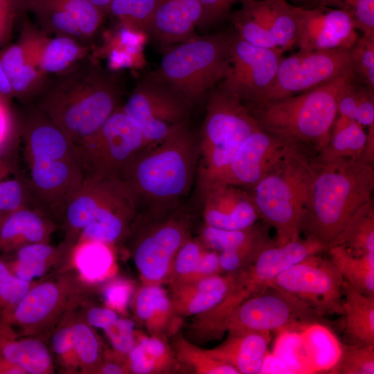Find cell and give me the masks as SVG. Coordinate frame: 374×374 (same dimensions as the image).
<instances>
[{
	"label": "cell",
	"instance_id": "cell-1",
	"mask_svg": "<svg viewBox=\"0 0 374 374\" xmlns=\"http://www.w3.org/2000/svg\"><path fill=\"white\" fill-rule=\"evenodd\" d=\"M87 58L46 80L36 95L37 109L64 133L74 148L93 135L120 106L119 81Z\"/></svg>",
	"mask_w": 374,
	"mask_h": 374
},
{
	"label": "cell",
	"instance_id": "cell-2",
	"mask_svg": "<svg viewBox=\"0 0 374 374\" xmlns=\"http://www.w3.org/2000/svg\"><path fill=\"white\" fill-rule=\"evenodd\" d=\"M199 157L198 137L187 121L143 149L120 175L139 214L161 212L181 203L192 187Z\"/></svg>",
	"mask_w": 374,
	"mask_h": 374
},
{
	"label": "cell",
	"instance_id": "cell-3",
	"mask_svg": "<svg viewBox=\"0 0 374 374\" xmlns=\"http://www.w3.org/2000/svg\"><path fill=\"white\" fill-rule=\"evenodd\" d=\"M373 188V164L361 157L325 162L316 156L301 233L328 249L353 215L372 201Z\"/></svg>",
	"mask_w": 374,
	"mask_h": 374
},
{
	"label": "cell",
	"instance_id": "cell-4",
	"mask_svg": "<svg viewBox=\"0 0 374 374\" xmlns=\"http://www.w3.org/2000/svg\"><path fill=\"white\" fill-rule=\"evenodd\" d=\"M26 179L39 209L63 218L66 207L84 179L74 146L64 133L36 108L23 127Z\"/></svg>",
	"mask_w": 374,
	"mask_h": 374
},
{
	"label": "cell",
	"instance_id": "cell-5",
	"mask_svg": "<svg viewBox=\"0 0 374 374\" xmlns=\"http://www.w3.org/2000/svg\"><path fill=\"white\" fill-rule=\"evenodd\" d=\"M355 79L350 69L329 82L295 96L242 103L261 130L317 155L329 141L341 96Z\"/></svg>",
	"mask_w": 374,
	"mask_h": 374
},
{
	"label": "cell",
	"instance_id": "cell-6",
	"mask_svg": "<svg viewBox=\"0 0 374 374\" xmlns=\"http://www.w3.org/2000/svg\"><path fill=\"white\" fill-rule=\"evenodd\" d=\"M316 156L301 148L292 147L249 191L260 218L275 230L277 246L300 238Z\"/></svg>",
	"mask_w": 374,
	"mask_h": 374
},
{
	"label": "cell",
	"instance_id": "cell-7",
	"mask_svg": "<svg viewBox=\"0 0 374 374\" xmlns=\"http://www.w3.org/2000/svg\"><path fill=\"white\" fill-rule=\"evenodd\" d=\"M138 215L136 202L123 180L101 175L84 177L66 206L64 218L72 229H82L76 242L114 245L130 232Z\"/></svg>",
	"mask_w": 374,
	"mask_h": 374
},
{
	"label": "cell",
	"instance_id": "cell-8",
	"mask_svg": "<svg viewBox=\"0 0 374 374\" xmlns=\"http://www.w3.org/2000/svg\"><path fill=\"white\" fill-rule=\"evenodd\" d=\"M198 137L200 189L220 182L242 141L259 128L242 102L218 84L209 91Z\"/></svg>",
	"mask_w": 374,
	"mask_h": 374
},
{
	"label": "cell",
	"instance_id": "cell-9",
	"mask_svg": "<svg viewBox=\"0 0 374 374\" xmlns=\"http://www.w3.org/2000/svg\"><path fill=\"white\" fill-rule=\"evenodd\" d=\"M230 42L231 33L193 37L166 51L153 74L193 104L226 76Z\"/></svg>",
	"mask_w": 374,
	"mask_h": 374
},
{
	"label": "cell",
	"instance_id": "cell-10",
	"mask_svg": "<svg viewBox=\"0 0 374 374\" xmlns=\"http://www.w3.org/2000/svg\"><path fill=\"white\" fill-rule=\"evenodd\" d=\"M190 220L182 202L161 212L138 215L132 226L136 231L133 256L143 285H161L169 280L177 252L190 238Z\"/></svg>",
	"mask_w": 374,
	"mask_h": 374
},
{
	"label": "cell",
	"instance_id": "cell-11",
	"mask_svg": "<svg viewBox=\"0 0 374 374\" xmlns=\"http://www.w3.org/2000/svg\"><path fill=\"white\" fill-rule=\"evenodd\" d=\"M327 321L296 296L268 285L235 307L224 320L222 330H296Z\"/></svg>",
	"mask_w": 374,
	"mask_h": 374
},
{
	"label": "cell",
	"instance_id": "cell-12",
	"mask_svg": "<svg viewBox=\"0 0 374 374\" xmlns=\"http://www.w3.org/2000/svg\"><path fill=\"white\" fill-rule=\"evenodd\" d=\"M148 144L136 122L120 105L90 138L75 148L87 176H119Z\"/></svg>",
	"mask_w": 374,
	"mask_h": 374
},
{
	"label": "cell",
	"instance_id": "cell-13",
	"mask_svg": "<svg viewBox=\"0 0 374 374\" xmlns=\"http://www.w3.org/2000/svg\"><path fill=\"white\" fill-rule=\"evenodd\" d=\"M121 107L139 125L150 145L186 122L193 103L152 74L136 84Z\"/></svg>",
	"mask_w": 374,
	"mask_h": 374
},
{
	"label": "cell",
	"instance_id": "cell-14",
	"mask_svg": "<svg viewBox=\"0 0 374 374\" xmlns=\"http://www.w3.org/2000/svg\"><path fill=\"white\" fill-rule=\"evenodd\" d=\"M350 69V49L299 51L283 57L273 83L258 102L303 93L332 81Z\"/></svg>",
	"mask_w": 374,
	"mask_h": 374
},
{
	"label": "cell",
	"instance_id": "cell-15",
	"mask_svg": "<svg viewBox=\"0 0 374 374\" xmlns=\"http://www.w3.org/2000/svg\"><path fill=\"white\" fill-rule=\"evenodd\" d=\"M344 280L332 262L317 253L285 270L269 285L293 294L326 317L344 314Z\"/></svg>",
	"mask_w": 374,
	"mask_h": 374
},
{
	"label": "cell",
	"instance_id": "cell-16",
	"mask_svg": "<svg viewBox=\"0 0 374 374\" xmlns=\"http://www.w3.org/2000/svg\"><path fill=\"white\" fill-rule=\"evenodd\" d=\"M231 20L238 36L254 46L284 53L296 44L294 6L285 0H242Z\"/></svg>",
	"mask_w": 374,
	"mask_h": 374
},
{
	"label": "cell",
	"instance_id": "cell-17",
	"mask_svg": "<svg viewBox=\"0 0 374 374\" xmlns=\"http://www.w3.org/2000/svg\"><path fill=\"white\" fill-rule=\"evenodd\" d=\"M283 52L248 43L231 33L230 69L218 83L243 103L262 100L276 77Z\"/></svg>",
	"mask_w": 374,
	"mask_h": 374
},
{
	"label": "cell",
	"instance_id": "cell-18",
	"mask_svg": "<svg viewBox=\"0 0 374 374\" xmlns=\"http://www.w3.org/2000/svg\"><path fill=\"white\" fill-rule=\"evenodd\" d=\"M299 51L350 49L359 36L349 15L323 6H294Z\"/></svg>",
	"mask_w": 374,
	"mask_h": 374
},
{
	"label": "cell",
	"instance_id": "cell-19",
	"mask_svg": "<svg viewBox=\"0 0 374 374\" xmlns=\"http://www.w3.org/2000/svg\"><path fill=\"white\" fill-rule=\"evenodd\" d=\"M66 280H48L33 284L12 311L0 319L10 327H18L24 335L48 328L76 299L75 292Z\"/></svg>",
	"mask_w": 374,
	"mask_h": 374
},
{
	"label": "cell",
	"instance_id": "cell-20",
	"mask_svg": "<svg viewBox=\"0 0 374 374\" xmlns=\"http://www.w3.org/2000/svg\"><path fill=\"white\" fill-rule=\"evenodd\" d=\"M293 146L259 127L240 144L220 182L250 189Z\"/></svg>",
	"mask_w": 374,
	"mask_h": 374
},
{
	"label": "cell",
	"instance_id": "cell-21",
	"mask_svg": "<svg viewBox=\"0 0 374 374\" xmlns=\"http://www.w3.org/2000/svg\"><path fill=\"white\" fill-rule=\"evenodd\" d=\"M204 224L226 230L248 228L259 213L250 193L242 187L222 182L201 189Z\"/></svg>",
	"mask_w": 374,
	"mask_h": 374
},
{
	"label": "cell",
	"instance_id": "cell-22",
	"mask_svg": "<svg viewBox=\"0 0 374 374\" xmlns=\"http://www.w3.org/2000/svg\"><path fill=\"white\" fill-rule=\"evenodd\" d=\"M326 250L325 245L309 238H299L283 245L268 247L262 251L247 268L240 271L242 280L257 294L292 265Z\"/></svg>",
	"mask_w": 374,
	"mask_h": 374
},
{
	"label": "cell",
	"instance_id": "cell-23",
	"mask_svg": "<svg viewBox=\"0 0 374 374\" xmlns=\"http://www.w3.org/2000/svg\"><path fill=\"white\" fill-rule=\"evenodd\" d=\"M237 278L238 273L219 274L171 286L175 316H199L212 310L230 294Z\"/></svg>",
	"mask_w": 374,
	"mask_h": 374
},
{
	"label": "cell",
	"instance_id": "cell-24",
	"mask_svg": "<svg viewBox=\"0 0 374 374\" xmlns=\"http://www.w3.org/2000/svg\"><path fill=\"white\" fill-rule=\"evenodd\" d=\"M202 16L199 0H157L150 33L164 45L180 43L193 37Z\"/></svg>",
	"mask_w": 374,
	"mask_h": 374
},
{
	"label": "cell",
	"instance_id": "cell-25",
	"mask_svg": "<svg viewBox=\"0 0 374 374\" xmlns=\"http://www.w3.org/2000/svg\"><path fill=\"white\" fill-rule=\"evenodd\" d=\"M271 339L269 332L231 330L221 344L208 350L239 374H256L262 371Z\"/></svg>",
	"mask_w": 374,
	"mask_h": 374
},
{
	"label": "cell",
	"instance_id": "cell-26",
	"mask_svg": "<svg viewBox=\"0 0 374 374\" xmlns=\"http://www.w3.org/2000/svg\"><path fill=\"white\" fill-rule=\"evenodd\" d=\"M54 229L51 217L37 208L0 214V250L9 251L29 244L47 242Z\"/></svg>",
	"mask_w": 374,
	"mask_h": 374
},
{
	"label": "cell",
	"instance_id": "cell-27",
	"mask_svg": "<svg viewBox=\"0 0 374 374\" xmlns=\"http://www.w3.org/2000/svg\"><path fill=\"white\" fill-rule=\"evenodd\" d=\"M0 355L25 374L53 373V359L44 342L36 338H17L13 329L1 319Z\"/></svg>",
	"mask_w": 374,
	"mask_h": 374
},
{
	"label": "cell",
	"instance_id": "cell-28",
	"mask_svg": "<svg viewBox=\"0 0 374 374\" xmlns=\"http://www.w3.org/2000/svg\"><path fill=\"white\" fill-rule=\"evenodd\" d=\"M268 227L265 223H256L242 229L226 230L204 224L199 240L206 248L217 252L237 251L258 256L264 249L276 245Z\"/></svg>",
	"mask_w": 374,
	"mask_h": 374
},
{
	"label": "cell",
	"instance_id": "cell-29",
	"mask_svg": "<svg viewBox=\"0 0 374 374\" xmlns=\"http://www.w3.org/2000/svg\"><path fill=\"white\" fill-rule=\"evenodd\" d=\"M342 294L346 341L374 346V296L360 293L344 280Z\"/></svg>",
	"mask_w": 374,
	"mask_h": 374
},
{
	"label": "cell",
	"instance_id": "cell-30",
	"mask_svg": "<svg viewBox=\"0 0 374 374\" xmlns=\"http://www.w3.org/2000/svg\"><path fill=\"white\" fill-rule=\"evenodd\" d=\"M129 373H170L180 366L175 353L162 337L136 335L135 344L128 353Z\"/></svg>",
	"mask_w": 374,
	"mask_h": 374
},
{
	"label": "cell",
	"instance_id": "cell-31",
	"mask_svg": "<svg viewBox=\"0 0 374 374\" xmlns=\"http://www.w3.org/2000/svg\"><path fill=\"white\" fill-rule=\"evenodd\" d=\"M134 307L152 335L162 337L177 321L170 296L160 285H143L134 296Z\"/></svg>",
	"mask_w": 374,
	"mask_h": 374
},
{
	"label": "cell",
	"instance_id": "cell-32",
	"mask_svg": "<svg viewBox=\"0 0 374 374\" xmlns=\"http://www.w3.org/2000/svg\"><path fill=\"white\" fill-rule=\"evenodd\" d=\"M89 48L80 40L69 36L51 38L45 33L37 51V64L45 75L66 71L87 57Z\"/></svg>",
	"mask_w": 374,
	"mask_h": 374
},
{
	"label": "cell",
	"instance_id": "cell-33",
	"mask_svg": "<svg viewBox=\"0 0 374 374\" xmlns=\"http://www.w3.org/2000/svg\"><path fill=\"white\" fill-rule=\"evenodd\" d=\"M366 136L364 127L355 120L337 115L329 141L317 154V158L325 162L343 158H359L364 150Z\"/></svg>",
	"mask_w": 374,
	"mask_h": 374
},
{
	"label": "cell",
	"instance_id": "cell-34",
	"mask_svg": "<svg viewBox=\"0 0 374 374\" xmlns=\"http://www.w3.org/2000/svg\"><path fill=\"white\" fill-rule=\"evenodd\" d=\"M327 251L344 280L360 293L374 296V253L355 256L341 246Z\"/></svg>",
	"mask_w": 374,
	"mask_h": 374
},
{
	"label": "cell",
	"instance_id": "cell-35",
	"mask_svg": "<svg viewBox=\"0 0 374 374\" xmlns=\"http://www.w3.org/2000/svg\"><path fill=\"white\" fill-rule=\"evenodd\" d=\"M112 244L95 240L78 241L73 245L74 264L80 276L89 282L103 280L114 271Z\"/></svg>",
	"mask_w": 374,
	"mask_h": 374
},
{
	"label": "cell",
	"instance_id": "cell-36",
	"mask_svg": "<svg viewBox=\"0 0 374 374\" xmlns=\"http://www.w3.org/2000/svg\"><path fill=\"white\" fill-rule=\"evenodd\" d=\"M341 246L355 256L374 253V206L373 200L362 206L342 231L329 244Z\"/></svg>",
	"mask_w": 374,
	"mask_h": 374
},
{
	"label": "cell",
	"instance_id": "cell-37",
	"mask_svg": "<svg viewBox=\"0 0 374 374\" xmlns=\"http://www.w3.org/2000/svg\"><path fill=\"white\" fill-rule=\"evenodd\" d=\"M175 355L179 363L197 374H239L230 364L213 357L208 350L202 349L181 337L175 344Z\"/></svg>",
	"mask_w": 374,
	"mask_h": 374
},
{
	"label": "cell",
	"instance_id": "cell-38",
	"mask_svg": "<svg viewBox=\"0 0 374 374\" xmlns=\"http://www.w3.org/2000/svg\"><path fill=\"white\" fill-rule=\"evenodd\" d=\"M157 0H112L108 10L135 33L150 32Z\"/></svg>",
	"mask_w": 374,
	"mask_h": 374
},
{
	"label": "cell",
	"instance_id": "cell-39",
	"mask_svg": "<svg viewBox=\"0 0 374 374\" xmlns=\"http://www.w3.org/2000/svg\"><path fill=\"white\" fill-rule=\"evenodd\" d=\"M341 354L330 369L333 374H373L374 346L341 343Z\"/></svg>",
	"mask_w": 374,
	"mask_h": 374
},
{
	"label": "cell",
	"instance_id": "cell-40",
	"mask_svg": "<svg viewBox=\"0 0 374 374\" xmlns=\"http://www.w3.org/2000/svg\"><path fill=\"white\" fill-rule=\"evenodd\" d=\"M75 357L78 366L84 371H96L103 362L100 343L86 322L72 323Z\"/></svg>",
	"mask_w": 374,
	"mask_h": 374
},
{
	"label": "cell",
	"instance_id": "cell-41",
	"mask_svg": "<svg viewBox=\"0 0 374 374\" xmlns=\"http://www.w3.org/2000/svg\"><path fill=\"white\" fill-rule=\"evenodd\" d=\"M76 22L82 39L91 38L103 21V12L89 0H48Z\"/></svg>",
	"mask_w": 374,
	"mask_h": 374
},
{
	"label": "cell",
	"instance_id": "cell-42",
	"mask_svg": "<svg viewBox=\"0 0 374 374\" xmlns=\"http://www.w3.org/2000/svg\"><path fill=\"white\" fill-rule=\"evenodd\" d=\"M319 6L346 12L357 30L363 35L374 36V0H320Z\"/></svg>",
	"mask_w": 374,
	"mask_h": 374
},
{
	"label": "cell",
	"instance_id": "cell-43",
	"mask_svg": "<svg viewBox=\"0 0 374 374\" xmlns=\"http://www.w3.org/2000/svg\"><path fill=\"white\" fill-rule=\"evenodd\" d=\"M33 282L24 280L14 274L6 261L0 258V312L8 315L32 287Z\"/></svg>",
	"mask_w": 374,
	"mask_h": 374
},
{
	"label": "cell",
	"instance_id": "cell-44",
	"mask_svg": "<svg viewBox=\"0 0 374 374\" xmlns=\"http://www.w3.org/2000/svg\"><path fill=\"white\" fill-rule=\"evenodd\" d=\"M350 51L356 80L374 89V36L359 37Z\"/></svg>",
	"mask_w": 374,
	"mask_h": 374
},
{
	"label": "cell",
	"instance_id": "cell-45",
	"mask_svg": "<svg viewBox=\"0 0 374 374\" xmlns=\"http://www.w3.org/2000/svg\"><path fill=\"white\" fill-rule=\"evenodd\" d=\"M25 207L38 208L26 179L15 178L0 181V214L8 213Z\"/></svg>",
	"mask_w": 374,
	"mask_h": 374
},
{
	"label": "cell",
	"instance_id": "cell-46",
	"mask_svg": "<svg viewBox=\"0 0 374 374\" xmlns=\"http://www.w3.org/2000/svg\"><path fill=\"white\" fill-rule=\"evenodd\" d=\"M205 247L199 240L189 238L179 248L174 259L168 281L170 286L186 282L195 269Z\"/></svg>",
	"mask_w": 374,
	"mask_h": 374
},
{
	"label": "cell",
	"instance_id": "cell-47",
	"mask_svg": "<svg viewBox=\"0 0 374 374\" xmlns=\"http://www.w3.org/2000/svg\"><path fill=\"white\" fill-rule=\"evenodd\" d=\"M104 331L117 355L126 359L136 341L134 322L129 319L118 318Z\"/></svg>",
	"mask_w": 374,
	"mask_h": 374
},
{
	"label": "cell",
	"instance_id": "cell-48",
	"mask_svg": "<svg viewBox=\"0 0 374 374\" xmlns=\"http://www.w3.org/2000/svg\"><path fill=\"white\" fill-rule=\"evenodd\" d=\"M51 346L54 353L66 368L78 366L75 353L72 323L60 327L53 334Z\"/></svg>",
	"mask_w": 374,
	"mask_h": 374
},
{
	"label": "cell",
	"instance_id": "cell-49",
	"mask_svg": "<svg viewBox=\"0 0 374 374\" xmlns=\"http://www.w3.org/2000/svg\"><path fill=\"white\" fill-rule=\"evenodd\" d=\"M132 294L133 286L130 282L116 279L106 285L103 295L107 308L122 312L126 310Z\"/></svg>",
	"mask_w": 374,
	"mask_h": 374
},
{
	"label": "cell",
	"instance_id": "cell-50",
	"mask_svg": "<svg viewBox=\"0 0 374 374\" xmlns=\"http://www.w3.org/2000/svg\"><path fill=\"white\" fill-rule=\"evenodd\" d=\"M242 0H199L202 16L198 26H210L229 15L233 6Z\"/></svg>",
	"mask_w": 374,
	"mask_h": 374
},
{
	"label": "cell",
	"instance_id": "cell-51",
	"mask_svg": "<svg viewBox=\"0 0 374 374\" xmlns=\"http://www.w3.org/2000/svg\"><path fill=\"white\" fill-rule=\"evenodd\" d=\"M354 120L363 127L374 125V89L360 82Z\"/></svg>",
	"mask_w": 374,
	"mask_h": 374
},
{
	"label": "cell",
	"instance_id": "cell-52",
	"mask_svg": "<svg viewBox=\"0 0 374 374\" xmlns=\"http://www.w3.org/2000/svg\"><path fill=\"white\" fill-rule=\"evenodd\" d=\"M55 260H57L26 261L12 260L6 262L15 276L24 280L32 282L34 278L42 276Z\"/></svg>",
	"mask_w": 374,
	"mask_h": 374
},
{
	"label": "cell",
	"instance_id": "cell-53",
	"mask_svg": "<svg viewBox=\"0 0 374 374\" xmlns=\"http://www.w3.org/2000/svg\"><path fill=\"white\" fill-rule=\"evenodd\" d=\"M219 274H222L219 262V253L205 247L195 269L184 283L195 281Z\"/></svg>",
	"mask_w": 374,
	"mask_h": 374
},
{
	"label": "cell",
	"instance_id": "cell-54",
	"mask_svg": "<svg viewBox=\"0 0 374 374\" xmlns=\"http://www.w3.org/2000/svg\"><path fill=\"white\" fill-rule=\"evenodd\" d=\"M17 13L12 0H0V46L9 40Z\"/></svg>",
	"mask_w": 374,
	"mask_h": 374
},
{
	"label": "cell",
	"instance_id": "cell-55",
	"mask_svg": "<svg viewBox=\"0 0 374 374\" xmlns=\"http://www.w3.org/2000/svg\"><path fill=\"white\" fill-rule=\"evenodd\" d=\"M116 311L109 308L93 307L86 314L87 323L91 326L105 330L118 319Z\"/></svg>",
	"mask_w": 374,
	"mask_h": 374
},
{
	"label": "cell",
	"instance_id": "cell-56",
	"mask_svg": "<svg viewBox=\"0 0 374 374\" xmlns=\"http://www.w3.org/2000/svg\"><path fill=\"white\" fill-rule=\"evenodd\" d=\"M103 374H122L129 373L125 361H106L101 362L96 372Z\"/></svg>",
	"mask_w": 374,
	"mask_h": 374
},
{
	"label": "cell",
	"instance_id": "cell-57",
	"mask_svg": "<svg viewBox=\"0 0 374 374\" xmlns=\"http://www.w3.org/2000/svg\"><path fill=\"white\" fill-rule=\"evenodd\" d=\"M13 97L10 80L0 61V101L8 105Z\"/></svg>",
	"mask_w": 374,
	"mask_h": 374
},
{
	"label": "cell",
	"instance_id": "cell-58",
	"mask_svg": "<svg viewBox=\"0 0 374 374\" xmlns=\"http://www.w3.org/2000/svg\"><path fill=\"white\" fill-rule=\"evenodd\" d=\"M366 132V142L364 150L360 157L372 164L374 163V125L368 127Z\"/></svg>",
	"mask_w": 374,
	"mask_h": 374
},
{
	"label": "cell",
	"instance_id": "cell-59",
	"mask_svg": "<svg viewBox=\"0 0 374 374\" xmlns=\"http://www.w3.org/2000/svg\"><path fill=\"white\" fill-rule=\"evenodd\" d=\"M295 6L312 8L319 5L320 0H285Z\"/></svg>",
	"mask_w": 374,
	"mask_h": 374
},
{
	"label": "cell",
	"instance_id": "cell-60",
	"mask_svg": "<svg viewBox=\"0 0 374 374\" xmlns=\"http://www.w3.org/2000/svg\"><path fill=\"white\" fill-rule=\"evenodd\" d=\"M94 6L98 8L103 12L108 10L112 0H89Z\"/></svg>",
	"mask_w": 374,
	"mask_h": 374
},
{
	"label": "cell",
	"instance_id": "cell-61",
	"mask_svg": "<svg viewBox=\"0 0 374 374\" xmlns=\"http://www.w3.org/2000/svg\"><path fill=\"white\" fill-rule=\"evenodd\" d=\"M14 6L17 11L19 12L21 10L24 9L25 6L28 0H12Z\"/></svg>",
	"mask_w": 374,
	"mask_h": 374
}]
</instances>
